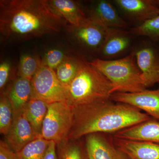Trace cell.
I'll list each match as a JSON object with an SVG mask.
<instances>
[{
    "label": "cell",
    "instance_id": "1",
    "mask_svg": "<svg viewBox=\"0 0 159 159\" xmlns=\"http://www.w3.org/2000/svg\"><path fill=\"white\" fill-rule=\"evenodd\" d=\"M66 25L47 0L0 1V33L4 40L58 34Z\"/></svg>",
    "mask_w": 159,
    "mask_h": 159
},
{
    "label": "cell",
    "instance_id": "2",
    "mask_svg": "<svg viewBox=\"0 0 159 159\" xmlns=\"http://www.w3.org/2000/svg\"><path fill=\"white\" fill-rule=\"evenodd\" d=\"M73 124L68 139L92 134L116 133L152 119L139 109L111 99L72 107Z\"/></svg>",
    "mask_w": 159,
    "mask_h": 159
},
{
    "label": "cell",
    "instance_id": "3",
    "mask_svg": "<svg viewBox=\"0 0 159 159\" xmlns=\"http://www.w3.org/2000/svg\"><path fill=\"white\" fill-rule=\"evenodd\" d=\"M113 94L110 81L86 61L69 85L67 102L74 107L108 100Z\"/></svg>",
    "mask_w": 159,
    "mask_h": 159
},
{
    "label": "cell",
    "instance_id": "4",
    "mask_svg": "<svg viewBox=\"0 0 159 159\" xmlns=\"http://www.w3.org/2000/svg\"><path fill=\"white\" fill-rule=\"evenodd\" d=\"M89 62L110 81L113 93H136L146 89L132 52L120 59L105 60L97 58Z\"/></svg>",
    "mask_w": 159,
    "mask_h": 159
},
{
    "label": "cell",
    "instance_id": "5",
    "mask_svg": "<svg viewBox=\"0 0 159 159\" xmlns=\"http://www.w3.org/2000/svg\"><path fill=\"white\" fill-rule=\"evenodd\" d=\"M73 111L67 101L48 104V110L42 129L41 138L56 144L68 139L73 124Z\"/></svg>",
    "mask_w": 159,
    "mask_h": 159
},
{
    "label": "cell",
    "instance_id": "6",
    "mask_svg": "<svg viewBox=\"0 0 159 159\" xmlns=\"http://www.w3.org/2000/svg\"><path fill=\"white\" fill-rule=\"evenodd\" d=\"M31 82V99H40L48 104L67 101L69 86L60 81L54 70L42 65Z\"/></svg>",
    "mask_w": 159,
    "mask_h": 159
},
{
    "label": "cell",
    "instance_id": "7",
    "mask_svg": "<svg viewBox=\"0 0 159 159\" xmlns=\"http://www.w3.org/2000/svg\"><path fill=\"white\" fill-rule=\"evenodd\" d=\"M64 28L72 42L87 52L97 55L109 29L89 18L78 25H66Z\"/></svg>",
    "mask_w": 159,
    "mask_h": 159
},
{
    "label": "cell",
    "instance_id": "8",
    "mask_svg": "<svg viewBox=\"0 0 159 159\" xmlns=\"http://www.w3.org/2000/svg\"><path fill=\"white\" fill-rule=\"evenodd\" d=\"M146 88L159 84V43L148 39L132 52Z\"/></svg>",
    "mask_w": 159,
    "mask_h": 159
},
{
    "label": "cell",
    "instance_id": "9",
    "mask_svg": "<svg viewBox=\"0 0 159 159\" xmlns=\"http://www.w3.org/2000/svg\"><path fill=\"white\" fill-rule=\"evenodd\" d=\"M111 99L114 102L130 105L159 121V88L136 93H115Z\"/></svg>",
    "mask_w": 159,
    "mask_h": 159
},
{
    "label": "cell",
    "instance_id": "10",
    "mask_svg": "<svg viewBox=\"0 0 159 159\" xmlns=\"http://www.w3.org/2000/svg\"><path fill=\"white\" fill-rule=\"evenodd\" d=\"M112 3L126 18L139 25L159 14V0H114Z\"/></svg>",
    "mask_w": 159,
    "mask_h": 159
},
{
    "label": "cell",
    "instance_id": "11",
    "mask_svg": "<svg viewBox=\"0 0 159 159\" xmlns=\"http://www.w3.org/2000/svg\"><path fill=\"white\" fill-rule=\"evenodd\" d=\"M113 4L107 0L94 1L89 9V18L106 29H127L128 23L120 16Z\"/></svg>",
    "mask_w": 159,
    "mask_h": 159
},
{
    "label": "cell",
    "instance_id": "12",
    "mask_svg": "<svg viewBox=\"0 0 159 159\" xmlns=\"http://www.w3.org/2000/svg\"><path fill=\"white\" fill-rule=\"evenodd\" d=\"M130 31L124 29H109L97 54L99 59L110 60L121 56L130 48L132 38Z\"/></svg>",
    "mask_w": 159,
    "mask_h": 159
},
{
    "label": "cell",
    "instance_id": "13",
    "mask_svg": "<svg viewBox=\"0 0 159 159\" xmlns=\"http://www.w3.org/2000/svg\"><path fill=\"white\" fill-rule=\"evenodd\" d=\"M6 142L15 152H17L35 139L40 138L35 133L25 114V111L14 115Z\"/></svg>",
    "mask_w": 159,
    "mask_h": 159
},
{
    "label": "cell",
    "instance_id": "14",
    "mask_svg": "<svg viewBox=\"0 0 159 159\" xmlns=\"http://www.w3.org/2000/svg\"><path fill=\"white\" fill-rule=\"evenodd\" d=\"M84 148L88 159H128L102 134L86 136Z\"/></svg>",
    "mask_w": 159,
    "mask_h": 159
},
{
    "label": "cell",
    "instance_id": "15",
    "mask_svg": "<svg viewBox=\"0 0 159 159\" xmlns=\"http://www.w3.org/2000/svg\"><path fill=\"white\" fill-rule=\"evenodd\" d=\"M116 147L128 159H159V144L113 137Z\"/></svg>",
    "mask_w": 159,
    "mask_h": 159
},
{
    "label": "cell",
    "instance_id": "16",
    "mask_svg": "<svg viewBox=\"0 0 159 159\" xmlns=\"http://www.w3.org/2000/svg\"><path fill=\"white\" fill-rule=\"evenodd\" d=\"M113 137L159 144V121L152 118L114 134Z\"/></svg>",
    "mask_w": 159,
    "mask_h": 159
},
{
    "label": "cell",
    "instance_id": "17",
    "mask_svg": "<svg viewBox=\"0 0 159 159\" xmlns=\"http://www.w3.org/2000/svg\"><path fill=\"white\" fill-rule=\"evenodd\" d=\"M49 6L60 16L66 25L77 26L88 19L82 6L77 1L72 0H49Z\"/></svg>",
    "mask_w": 159,
    "mask_h": 159
},
{
    "label": "cell",
    "instance_id": "18",
    "mask_svg": "<svg viewBox=\"0 0 159 159\" xmlns=\"http://www.w3.org/2000/svg\"><path fill=\"white\" fill-rule=\"evenodd\" d=\"M31 81L18 77L6 93L13 108L14 116L25 111L31 99Z\"/></svg>",
    "mask_w": 159,
    "mask_h": 159
},
{
    "label": "cell",
    "instance_id": "19",
    "mask_svg": "<svg viewBox=\"0 0 159 159\" xmlns=\"http://www.w3.org/2000/svg\"><path fill=\"white\" fill-rule=\"evenodd\" d=\"M85 62V61L79 55L68 54L55 70L60 81L69 86Z\"/></svg>",
    "mask_w": 159,
    "mask_h": 159
},
{
    "label": "cell",
    "instance_id": "20",
    "mask_svg": "<svg viewBox=\"0 0 159 159\" xmlns=\"http://www.w3.org/2000/svg\"><path fill=\"white\" fill-rule=\"evenodd\" d=\"M48 110V104L43 100L31 99L25 110L28 121L35 133L41 138L43 122Z\"/></svg>",
    "mask_w": 159,
    "mask_h": 159
},
{
    "label": "cell",
    "instance_id": "21",
    "mask_svg": "<svg viewBox=\"0 0 159 159\" xmlns=\"http://www.w3.org/2000/svg\"><path fill=\"white\" fill-rule=\"evenodd\" d=\"M58 159H88L85 148L77 140L68 139L57 144Z\"/></svg>",
    "mask_w": 159,
    "mask_h": 159
},
{
    "label": "cell",
    "instance_id": "22",
    "mask_svg": "<svg viewBox=\"0 0 159 159\" xmlns=\"http://www.w3.org/2000/svg\"><path fill=\"white\" fill-rule=\"evenodd\" d=\"M50 141L42 138L35 139L15 152L16 159H42Z\"/></svg>",
    "mask_w": 159,
    "mask_h": 159
},
{
    "label": "cell",
    "instance_id": "23",
    "mask_svg": "<svg viewBox=\"0 0 159 159\" xmlns=\"http://www.w3.org/2000/svg\"><path fill=\"white\" fill-rule=\"evenodd\" d=\"M42 59L38 56L30 54H23L20 57L18 75L31 81L41 66Z\"/></svg>",
    "mask_w": 159,
    "mask_h": 159
},
{
    "label": "cell",
    "instance_id": "24",
    "mask_svg": "<svg viewBox=\"0 0 159 159\" xmlns=\"http://www.w3.org/2000/svg\"><path fill=\"white\" fill-rule=\"evenodd\" d=\"M14 119L13 108L6 93L1 94L0 99V132L6 136L9 133Z\"/></svg>",
    "mask_w": 159,
    "mask_h": 159
},
{
    "label": "cell",
    "instance_id": "25",
    "mask_svg": "<svg viewBox=\"0 0 159 159\" xmlns=\"http://www.w3.org/2000/svg\"><path fill=\"white\" fill-rule=\"evenodd\" d=\"M133 35L144 36L159 43V14L156 17L131 29Z\"/></svg>",
    "mask_w": 159,
    "mask_h": 159
},
{
    "label": "cell",
    "instance_id": "26",
    "mask_svg": "<svg viewBox=\"0 0 159 159\" xmlns=\"http://www.w3.org/2000/svg\"><path fill=\"white\" fill-rule=\"evenodd\" d=\"M68 54L66 51L59 48L49 49L42 59V65L48 67L55 71Z\"/></svg>",
    "mask_w": 159,
    "mask_h": 159
},
{
    "label": "cell",
    "instance_id": "27",
    "mask_svg": "<svg viewBox=\"0 0 159 159\" xmlns=\"http://www.w3.org/2000/svg\"><path fill=\"white\" fill-rule=\"evenodd\" d=\"M11 71V65L7 61H3L0 64V89L5 88L9 80Z\"/></svg>",
    "mask_w": 159,
    "mask_h": 159
},
{
    "label": "cell",
    "instance_id": "28",
    "mask_svg": "<svg viewBox=\"0 0 159 159\" xmlns=\"http://www.w3.org/2000/svg\"><path fill=\"white\" fill-rule=\"evenodd\" d=\"M0 159H16V153L7 142H0Z\"/></svg>",
    "mask_w": 159,
    "mask_h": 159
},
{
    "label": "cell",
    "instance_id": "29",
    "mask_svg": "<svg viewBox=\"0 0 159 159\" xmlns=\"http://www.w3.org/2000/svg\"><path fill=\"white\" fill-rule=\"evenodd\" d=\"M42 159H58L57 144L53 141H50Z\"/></svg>",
    "mask_w": 159,
    "mask_h": 159
}]
</instances>
